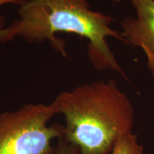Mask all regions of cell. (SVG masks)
<instances>
[{"mask_svg":"<svg viewBox=\"0 0 154 154\" xmlns=\"http://www.w3.org/2000/svg\"><path fill=\"white\" fill-rule=\"evenodd\" d=\"M110 154H145L143 146L138 143L137 135L127 133L119 138Z\"/></svg>","mask_w":154,"mask_h":154,"instance_id":"cell-5","label":"cell"},{"mask_svg":"<svg viewBox=\"0 0 154 154\" xmlns=\"http://www.w3.org/2000/svg\"><path fill=\"white\" fill-rule=\"evenodd\" d=\"M136 18L121 20V34L125 43L139 47L147 59V66L154 77V0H131Z\"/></svg>","mask_w":154,"mask_h":154,"instance_id":"cell-4","label":"cell"},{"mask_svg":"<svg viewBox=\"0 0 154 154\" xmlns=\"http://www.w3.org/2000/svg\"><path fill=\"white\" fill-rule=\"evenodd\" d=\"M24 0H0V6L7 4H19L23 2ZM5 28V19L2 16L0 15V30Z\"/></svg>","mask_w":154,"mask_h":154,"instance_id":"cell-7","label":"cell"},{"mask_svg":"<svg viewBox=\"0 0 154 154\" xmlns=\"http://www.w3.org/2000/svg\"><path fill=\"white\" fill-rule=\"evenodd\" d=\"M51 105L57 114L63 115V136L78 154H110L119 138L132 132L134 106L115 79L62 91Z\"/></svg>","mask_w":154,"mask_h":154,"instance_id":"cell-2","label":"cell"},{"mask_svg":"<svg viewBox=\"0 0 154 154\" xmlns=\"http://www.w3.org/2000/svg\"><path fill=\"white\" fill-rule=\"evenodd\" d=\"M56 114L51 103L0 113V154H55L53 140L63 135V125L48 124Z\"/></svg>","mask_w":154,"mask_h":154,"instance_id":"cell-3","label":"cell"},{"mask_svg":"<svg viewBox=\"0 0 154 154\" xmlns=\"http://www.w3.org/2000/svg\"><path fill=\"white\" fill-rule=\"evenodd\" d=\"M19 18L0 30V43L21 37L30 43L49 41L54 50L66 57V44L54 36L58 32L75 34L87 38L88 54L96 69L126 75L106 42L108 36L125 42L110 25L114 19L91 10L86 0H24L19 5Z\"/></svg>","mask_w":154,"mask_h":154,"instance_id":"cell-1","label":"cell"},{"mask_svg":"<svg viewBox=\"0 0 154 154\" xmlns=\"http://www.w3.org/2000/svg\"><path fill=\"white\" fill-rule=\"evenodd\" d=\"M113 1H114L115 2H118L120 1V0H113Z\"/></svg>","mask_w":154,"mask_h":154,"instance_id":"cell-8","label":"cell"},{"mask_svg":"<svg viewBox=\"0 0 154 154\" xmlns=\"http://www.w3.org/2000/svg\"><path fill=\"white\" fill-rule=\"evenodd\" d=\"M55 154H78V150L61 136L57 140Z\"/></svg>","mask_w":154,"mask_h":154,"instance_id":"cell-6","label":"cell"}]
</instances>
